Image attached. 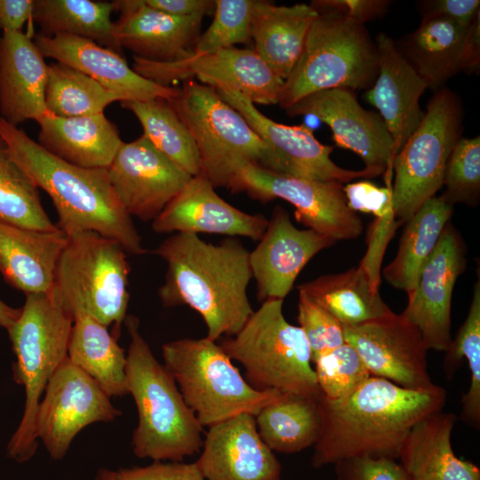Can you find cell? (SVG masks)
Here are the masks:
<instances>
[{"label":"cell","instance_id":"cell-2","mask_svg":"<svg viewBox=\"0 0 480 480\" xmlns=\"http://www.w3.org/2000/svg\"><path fill=\"white\" fill-rule=\"evenodd\" d=\"M154 253L166 263L158 295L164 307L187 305L200 314L206 338L234 336L253 313L247 295L252 278L250 252L235 237L209 244L197 235L175 233Z\"/></svg>","mask_w":480,"mask_h":480},{"label":"cell","instance_id":"cell-11","mask_svg":"<svg viewBox=\"0 0 480 480\" xmlns=\"http://www.w3.org/2000/svg\"><path fill=\"white\" fill-rule=\"evenodd\" d=\"M462 103L447 87L436 92L424 117L393 163V211L401 224L443 187L452 150L461 138Z\"/></svg>","mask_w":480,"mask_h":480},{"label":"cell","instance_id":"cell-33","mask_svg":"<svg viewBox=\"0 0 480 480\" xmlns=\"http://www.w3.org/2000/svg\"><path fill=\"white\" fill-rule=\"evenodd\" d=\"M315 304L342 325H356L392 313L382 300L379 287L359 265L339 274L321 276L298 286Z\"/></svg>","mask_w":480,"mask_h":480},{"label":"cell","instance_id":"cell-24","mask_svg":"<svg viewBox=\"0 0 480 480\" xmlns=\"http://www.w3.org/2000/svg\"><path fill=\"white\" fill-rule=\"evenodd\" d=\"M34 42L44 57L68 65L87 75L121 101L171 100L179 88L156 84L129 67L117 52L80 36L58 35L47 36L38 33Z\"/></svg>","mask_w":480,"mask_h":480},{"label":"cell","instance_id":"cell-22","mask_svg":"<svg viewBox=\"0 0 480 480\" xmlns=\"http://www.w3.org/2000/svg\"><path fill=\"white\" fill-rule=\"evenodd\" d=\"M268 220L244 212L225 200L203 173L192 177L180 194L152 221L156 233L217 234L259 241Z\"/></svg>","mask_w":480,"mask_h":480},{"label":"cell","instance_id":"cell-40","mask_svg":"<svg viewBox=\"0 0 480 480\" xmlns=\"http://www.w3.org/2000/svg\"><path fill=\"white\" fill-rule=\"evenodd\" d=\"M466 358L470 384L461 400L460 419L468 426H480V280L477 279L465 322L459 330L444 360L447 380L452 379L461 359Z\"/></svg>","mask_w":480,"mask_h":480},{"label":"cell","instance_id":"cell-47","mask_svg":"<svg viewBox=\"0 0 480 480\" xmlns=\"http://www.w3.org/2000/svg\"><path fill=\"white\" fill-rule=\"evenodd\" d=\"M348 206L355 212L372 213L377 219L395 217L393 211L392 185L378 187L360 180L343 187Z\"/></svg>","mask_w":480,"mask_h":480},{"label":"cell","instance_id":"cell-46","mask_svg":"<svg viewBox=\"0 0 480 480\" xmlns=\"http://www.w3.org/2000/svg\"><path fill=\"white\" fill-rule=\"evenodd\" d=\"M334 465L337 480H409L401 463L389 457H353Z\"/></svg>","mask_w":480,"mask_h":480},{"label":"cell","instance_id":"cell-14","mask_svg":"<svg viewBox=\"0 0 480 480\" xmlns=\"http://www.w3.org/2000/svg\"><path fill=\"white\" fill-rule=\"evenodd\" d=\"M121 414L96 381L67 356L50 379L40 400L36 435L50 456L59 460L85 427L110 422Z\"/></svg>","mask_w":480,"mask_h":480},{"label":"cell","instance_id":"cell-9","mask_svg":"<svg viewBox=\"0 0 480 480\" xmlns=\"http://www.w3.org/2000/svg\"><path fill=\"white\" fill-rule=\"evenodd\" d=\"M168 102L190 132L202 173L214 188H228L246 164L269 169L270 148L215 88L188 79Z\"/></svg>","mask_w":480,"mask_h":480},{"label":"cell","instance_id":"cell-23","mask_svg":"<svg viewBox=\"0 0 480 480\" xmlns=\"http://www.w3.org/2000/svg\"><path fill=\"white\" fill-rule=\"evenodd\" d=\"M120 19L116 24L119 47L155 62H171L192 56L200 36L204 14L176 16L147 6L143 0L113 1Z\"/></svg>","mask_w":480,"mask_h":480},{"label":"cell","instance_id":"cell-10","mask_svg":"<svg viewBox=\"0 0 480 480\" xmlns=\"http://www.w3.org/2000/svg\"><path fill=\"white\" fill-rule=\"evenodd\" d=\"M129 273L120 243L93 231L76 232L68 235L52 291L71 314L81 308L119 333L130 298Z\"/></svg>","mask_w":480,"mask_h":480},{"label":"cell","instance_id":"cell-8","mask_svg":"<svg viewBox=\"0 0 480 480\" xmlns=\"http://www.w3.org/2000/svg\"><path fill=\"white\" fill-rule=\"evenodd\" d=\"M283 302L263 301L240 331L220 346L244 367L245 380L255 389L318 396L322 393L307 338L300 326L287 322Z\"/></svg>","mask_w":480,"mask_h":480},{"label":"cell","instance_id":"cell-4","mask_svg":"<svg viewBox=\"0 0 480 480\" xmlns=\"http://www.w3.org/2000/svg\"><path fill=\"white\" fill-rule=\"evenodd\" d=\"M124 324L130 336L126 386L138 413L132 437L133 453L153 461H182L201 451L203 427L172 376L153 355L140 332L139 319L126 316Z\"/></svg>","mask_w":480,"mask_h":480},{"label":"cell","instance_id":"cell-17","mask_svg":"<svg viewBox=\"0 0 480 480\" xmlns=\"http://www.w3.org/2000/svg\"><path fill=\"white\" fill-rule=\"evenodd\" d=\"M345 342L357 352L372 376L400 387L433 388L427 348L418 328L394 312L356 325H342Z\"/></svg>","mask_w":480,"mask_h":480},{"label":"cell","instance_id":"cell-25","mask_svg":"<svg viewBox=\"0 0 480 480\" xmlns=\"http://www.w3.org/2000/svg\"><path fill=\"white\" fill-rule=\"evenodd\" d=\"M374 42L379 72L364 96L379 110L394 140L396 156L424 117L420 99L428 85L400 53L394 39L380 33Z\"/></svg>","mask_w":480,"mask_h":480},{"label":"cell","instance_id":"cell-7","mask_svg":"<svg viewBox=\"0 0 480 480\" xmlns=\"http://www.w3.org/2000/svg\"><path fill=\"white\" fill-rule=\"evenodd\" d=\"M165 369L202 427L239 414L255 416L283 393L252 388L222 348L208 338H184L163 344Z\"/></svg>","mask_w":480,"mask_h":480},{"label":"cell","instance_id":"cell-12","mask_svg":"<svg viewBox=\"0 0 480 480\" xmlns=\"http://www.w3.org/2000/svg\"><path fill=\"white\" fill-rule=\"evenodd\" d=\"M245 192L263 204L281 198L295 207V220L335 242L358 237L364 229L356 212L348 206L342 183L287 176L259 164L241 168L228 187Z\"/></svg>","mask_w":480,"mask_h":480},{"label":"cell","instance_id":"cell-42","mask_svg":"<svg viewBox=\"0 0 480 480\" xmlns=\"http://www.w3.org/2000/svg\"><path fill=\"white\" fill-rule=\"evenodd\" d=\"M214 18L201 34L191 57H197L245 44L251 39L253 0H216ZM190 58V57H189Z\"/></svg>","mask_w":480,"mask_h":480},{"label":"cell","instance_id":"cell-15","mask_svg":"<svg viewBox=\"0 0 480 480\" xmlns=\"http://www.w3.org/2000/svg\"><path fill=\"white\" fill-rule=\"evenodd\" d=\"M220 97L240 113L270 148L274 172L324 181L349 183L360 178H374L380 173L364 168L348 170L331 158L333 147L321 143L306 125H286L263 115L255 105L238 92L217 90Z\"/></svg>","mask_w":480,"mask_h":480},{"label":"cell","instance_id":"cell-49","mask_svg":"<svg viewBox=\"0 0 480 480\" xmlns=\"http://www.w3.org/2000/svg\"><path fill=\"white\" fill-rule=\"evenodd\" d=\"M311 3L340 12L362 24L382 16L391 4L388 0H314Z\"/></svg>","mask_w":480,"mask_h":480},{"label":"cell","instance_id":"cell-51","mask_svg":"<svg viewBox=\"0 0 480 480\" xmlns=\"http://www.w3.org/2000/svg\"><path fill=\"white\" fill-rule=\"evenodd\" d=\"M151 9L176 16L207 14L215 2L211 0H143Z\"/></svg>","mask_w":480,"mask_h":480},{"label":"cell","instance_id":"cell-6","mask_svg":"<svg viewBox=\"0 0 480 480\" xmlns=\"http://www.w3.org/2000/svg\"><path fill=\"white\" fill-rule=\"evenodd\" d=\"M310 4L317 15L299 60L284 81L278 104L284 110L323 90H368L379 72L377 47L364 24L336 10Z\"/></svg>","mask_w":480,"mask_h":480},{"label":"cell","instance_id":"cell-38","mask_svg":"<svg viewBox=\"0 0 480 480\" xmlns=\"http://www.w3.org/2000/svg\"><path fill=\"white\" fill-rule=\"evenodd\" d=\"M45 105L60 117L103 113L120 98L81 71L61 62L47 65Z\"/></svg>","mask_w":480,"mask_h":480},{"label":"cell","instance_id":"cell-34","mask_svg":"<svg viewBox=\"0 0 480 480\" xmlns=\"http://www.w3.org/2000/svg\"><path fill=\"white\" fill-rule=\"evenodd\" d=\"M320 396L283 393L262 407L254 417L265 444L283 453H295L315 445L323 428Z\"/></svg>","mask_w":480,"mask_h":480},{"label":"cell","instance_id":"cell-3","mask_svg":"<svg viewBox=\"0 0 480 480\" xmlns=\"http://www.w3.org/2000/svg\"><path fill=\"white\" fill-rule=\"evenodd\" d=\"M0 138L15 163L48 194L67 236L93 231L120 243L126 252H147L132 218L117 199L107 168H84L56 157L0 116Z\"/></svg>","mask_w":480,"mask_h":480},{"label":"cell","instance_id":"cell-18","mask_svg":"<svg viewBox=\"0 0 480 480\" xmlns=\"http://www.w3.org/2000/svg\"><path fill=\"white\" fill-rule=\"evenodd\" d=\"M466 267L464 242L451 222L417 275L402 315L420 331L427 349L446 352L452 343L451 304Z\"/></svg>","mask_w":480,"mask_h":480},{"label":"cell","instance_id":"cell-53","mask_svg":"<svg viewBox=\"0 0 480 480\" xmlns=\"http://www.w3.org/2000/svg\"><path fill=\"white\" fill-rule=\"evenodd\" d=\"M20 314V308H15L0 299V326L8 330Z\"/></svg>","mask_w":480,"mask_h":480},{"label":"cell","instance_id":"cell-35","mask_svg":"<svg viewBox=\"0 0 480 480\" xmlns=\"http://www.w3.org/2000/svg\"><path fill=\"white\" fill-rule=\"evenodd\" d=\"M453 212V205L442 194L429 198L406 221L396 255L383 270L393 287L412 291L421 266L436 247Z\"/></svg>","mask_w":480,"mask_h":480},{"label":"cell","instance_id":"cell-16","mask_svg":"<svg viewBox=\"0 0 480 480\" xmlns=\"http://www.w3.org/2000/svg\"><path fill=\"white\" fill-rule=\"evenodd\" d=\"M291 116L312 115L332 130L336 146L358 155L365 167L391 185L395 144L379 113L364 108L354 91L332 88L309 94L285 109Z\"/></svg>","mask_w":480,"mask_h":480},{"label":"cell","instance_id":"cell-36","mask_svg":"<svg viewBox=\"0 0 480 480\" xmlns=\"http://www.w3.org/2000/svg\"><path fill=\"white\" fill-rule=\"evenodd\" d=\"M115 11L113 1L34 0L33 20L42 35L84 37L119 53L122 49L111 20Z\"/></svg>","mask_w":480,"mask_h":480},{"label":"cell","instance_id":"cell-19","mask_svg":"<svg viewBox=\"0 0 480 480\" xmlns=\"http://www.w3.org/2000/svg\"><path fill=\"white\" fill-rule=\"evenodd\" d=\"M107 171L122 206L144 221H153L192 178L143 134L123 142Z\"/></svg>","mask_w":480,"mask_h":480},{"label":"cell","instance_id":"cell-44","mask_svg":"<svg viewBox=\"0 0 480 480\" xmlns=\"http://www.w3.org/2000/svg\"><path fill=\"white\" fill-rule=\"evenodd\" d=\"M298 322L311 352V361L345 343L342 324L324 309L299 293Z\"/></svg>","mask_w":480,"mask_h":480},{"label":"cell","instance_id":"cell-32","mask_svg":"<svg viewBox=\"0 0 480 480\" xmlns=\"http://www.w3.org/2000/svg\"><path fill=\"white\" fill-rule=\"evenodd\" d=\"M73 324L68 358L111 398L128 394L126 354L108 328L78 308L72 311Z\"/></svg>","mask_w":480,"mask_h":480},{"label":"cell","instance_id":"cell-45","mask_svg":"<svg viewBox=\"0 0 480 480\" xmlns=\"http://www.w3.org/2000/svg\"><path fill=\"white\" fill-rule=\"evenodd\" d=\"M92 480H204L196 464L155 460L144 467L100 468Z\"/></svg>","mask_w":480,"mask_h":480},{"label":"cell","instance_id":"cell-20","mask_svg":"<svg viewBox=\"0 0 480 480\" xmlns=\"http://www.w3.org/2000/svg\"><path fill=\"white\" fill-rule=\"evenodd\" d=\"M249 262L260 301L284 300L307 263L335 241L312 229H299L282 206L274 208Z\"/></svg>","mask_w":480,"mask_h":480},{"label":"cell","instance_id":"cell-21","mask_svg":"<svg viewBox=\"0 0 480 480\" xmlns=\"http://www.w3.org/2000/svg\"><path fill=\"white\" fill-rule=\"evenodd\" d=\"M202 448L195 463L204 480H281V464L252 414L209 427Z\"/></svg>","mask_w":480,"mask_h":480},{"label":"cell","instance_id":"cell-48","mask_svg":"<svg viewBox=\"0 0 480 480\" xmlns=\"http://www.w3.org/2000/svg\"><path fill=\"white\" fill-rule=\"evenodd\" d=\"M422 19L443 18L468 27L480 14L479 0H423L417 2Z\"/></svg>","mask_w":480,"mask_h":480},{"label":"cell","instance_id":"cell-39","mask_svg":"<svg viewBox=\"0 0 480 480\" xmlns=\"http://www.w3.org/2000/svg\"><path fill=\"white\" fill-rule=\"evenodd\" d=\"M0 222L38 231H55L38 188L11 156L0 138Z\"/></svg>","mask_w":480,"mask_h":480},{"label":"cell","instance_id":"cell-30","mask_svg":"<svg viewBox=\"0 0 480 480\" xmlns=\"http://www.w3.org/2000/svg\"><path fill=\"white\" fill-rule=\"evenodd\" d=\"M317 11L308 4L276 5L253 0L251 38L253 50L284 81L299 60Z\"/></svg>","mask_w":480,"mask_h":480},{"label":"cell","instance_id":"cell-50","mask_svg":"<svg viewBox=\"0 0 480 480\" xmlns=\"http://www.w3.org/2000/svg\"><path fill=\"white\" fill-rule=\"evenodd\" d=\"M34 0H0V30L22 32V28L33 20Z\"/></svg>","mask_w":480,"mask_h":480},{"label":"cell","instance_id":"cell-13","mask_svg":"<svg viewBox=\"0 0 480 480\" xmlns=\"http://www.w3.org/2000/svg\"><path fill=\"white\" fill-rule=\"evenodd\" d=\"M132 69L163 86L196 77L216 90L240 93L253 104H278L284 80L253 50L235 46L171 62L133 57Z\"/></svg>","mask_w":480,"mask_h":480},{"label":"cell","instance_id":"cell-43","mask_svg":"<svg viewBox=\"0 0 480 480\" xmlns=\"http://www.w3.org/2000/svg\"><path fill=\"white\" fill-rule=\"evenodd\" d=\"M443 193L452 204H477L480 196V137L460 138L449 156Z\"/></svg>","mask_w":480,"mask_h":480},{"label":"cell","instance_id":"cell-26","mask_svg":"<svg viewBox=\"0 0 480 480\" xmlns=\"http://www.w3.org/2000/svg\"><path fill=\"white\" fill-rule=\"evenodd\" d=\"M47 65L34 40L23 32L0 36V116L10 124L36 122L47 112Z\"/></svg>","mask_w":480,"mask_h":480},{"label":"cell","instance_id":"cell-1","mask_svg":"<svg viewBox=\"0 0 480 480\" xmlns=\"http://www.w3.org/2000/svg\"><path fill=\"white\" fill-rule=\"evenodd\" d=\"M446 399V390L437 385L410 389L372 375L344 398L330 400L321 394L323 428L312 466L363 456L397 460L412 427L443 410Z\"/></svg>","mask_w":480,"mask_h":480},{"label":"cell","instance_id":"cell-41","mask_svg":"<svg viewBox=\"0 0 480 480\" xmlns=\"http://www.w3.org/2000/svg\"><path fill=\"white\" fill-rule=\"evenodd\" d=\"M313 363L319 389L330 400L348 396L371 376L357 352L346 342L319 354Z\"/></svg>","mask_w":480,"mask_h":480},{"label":"cell","instance_id":"cell-28","mask_svg":"<svg viewBox=\"0 0 480 480\" xmlns=\"http://www.w3.org/2000/svg\"><path fill=\"white\" fill-rule=\"evenodd\" d=\"M36 123L42 148L84 168H108L123 144L118 129L104 112L73 117L47 112Z\"/></svg>","mask_w":480,"mask_h":480},{"label":"cell","instance_id":"cell-27","mask_svg":"<svg viewBox=\"0 0 480 480\" xmlns=\"http://www.w3.org/2000/svg\"><path fill=\"white\" fill-rule=\"evenodd\" d=\"M68 236L0 222V273L25 294L50 292Z\"/></svg>","mask_w":480,"mask_h":480},{"label":"cell","instance_id":"cell-31","mask_svg":"<svg viewBox=\"0 0 480 480\" xmlns=\"http://www.w3.org/2000/svg\"><path fill=\"white\" fill-rule=\"evenodd\" d=\"M468 28L443 18L422 19L417 29L395 43L428 88L436 92L461 71Z\"/></svg>","mask_w":480,"mask_h":480},{"label":"cell","instance_id":"cell-52","mask_svg":"<svg viewBox=\"0 0 480 480\" xmlns=\"http://www.w3.org/2000/svg\"><path fill=\"white\" fill-rule=\"evenodd\" d=\"M480 69V14L468 26L464 41L461 71L478 73ZM460 71V72H461Z\"/></svg>","mask_w":480,"mask_h":480},{"label":"cell","instance_id":"cell-5","mask_svg":"<svg viewBox=\"0 0 480 480\" xmlns=\"http://www.w3.org/2000/svg\"><path fill=\"white\" fill-rule=\"evenodd\" d=\"M71 312L51 290L26 294L20 314L7 330L16 356L14 380L25 389L21 420L7 444V454L22 463L37 449L36 420L44 389L68 356Z\"/></svg>","mask_w":480,"mask_h":480},{"label":"cell","instance_id":"cell-37","mask_svg":"<svg viewBox=\"0 0 480 480\" xmlns=\"http://www.w3.org/2000/svg\"><path fill=\"white\" fill-rule=\"evenodd\" d=\"M140 121L143 135L165 156L194 177L202 173L196 143L167 100L121 101Z\"/></svg>","mask_w":480,"mask_h":480},{"label":"cell","instance_id":"cell-29","mask_svg":"<svg viewBox=\"0 0 480 480\" xmlns=\"http://www.w3.org/2000/svg\"><path fill=\"white\" fill-rule=\"evenodd\" d=\"M456 420L455 414L440 410L412 427L399 457L409 480H480L479 468L453 452Z\"/></svg>","mask_w":480,"mask_h":480}]
</instances>
